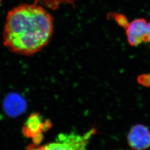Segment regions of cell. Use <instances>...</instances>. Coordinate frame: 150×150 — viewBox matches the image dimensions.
Here are the masks:
<instances>
[{
	"instance_id": "cell-7",
	"label": "cell",
	"mask_w": 150,
	"mask_h": 150,
	"mask_svg": "<svg viewBox=\"0 0 150 150\" xmlns=\"http://www.w3.org/2000/svg\"><path fill=\"white\" fill-rule=\"evenodd\" d=\"M146 42H150V22L147 23Z\"/></svg>"
},
{
	"instance_id": "cell-8",
	"label": "cell",
	"mask_w": 150,
	"mask_h": 150,
	"mask_svg": "<svg viewBox=\"0 0 150 150\" xmlns=\"http://www.w3.org/2000/svg\"><path fill=\"white\" fill-rule=\"evenodd\" d=\"M2 0H0V5L1 4V2H2Z\"/></svg>"
},
{
	"instance_id": "cell-1",
	"label": "cell",
	"mask_w": 150,
	"mask_h": 150,
	"mask_svg": "<svg viewBox=\"0 0 150 150\" xmlns=\"http://www.w3.org/2000/svg\"><path fill=\"white\" fill-rule=\"evenodd\" d=\"M54 19L36 3L23 4L8 11L3 32V42L12 52L31 56L48 44L53 33Z\"/></svg>"
},
{
	"instance_id": "cell-6",
	"label": "cell",
	"mask_w": 150,
	"mask_h": 150,
	"mask_svg": "<svg viewBox=\"0 0 150 150\" xmlns=\"http://www.w3.org/2000/svg\"><path fill=\"white\" fill-rule=\"evenodd\" d=\"M113 18L116 20V21L118 23V24L122 27L126 28L129 25V22L127 21V18L125 16L123 15L118 14V13H114L112 15Z\"/></svg>"
},
{
	"instance_id": "cell-2",
	"label": "cell",
	"mask_w": 150,
	"mask_h": 150,
	"mask_svg": "<svg viewBox=\"0 0 150 150\" xmlns=\"http://www.w3.org/2000/svg\"><path fill=\"white\" fill-rule=\"evenodd\" d=\"M96 134L94 127L84 134L75 132L59 134L54 142L44 145H30L27 150H86L92 137Z\"/></svg>"
},
{
	"instance_id": "cell-4",
	"label": "cell",
	"mask_w": 150,
	"mask_h": 150,
	"mask_svg": "<svg viewBox=\"0 0 150 150\" xmlns=\"http://www.w3.org/2000/svg\"><path fill=\"white\" fill-rule=\"evenodd\" d=\"M129 146L134 150H145L150 147V131L143 125H136L127 135Z\"/></svg>"
},
{
	"instance_id": "cell-5",
	"label": "cell",
	"mask_w": 150,
	"mask_h": 150,
	"mask_svg": "<svg viewBox=\"0 0 150 150\" xmlns=\"http://www.w3.org/2000/svg\"><path fill=\"white\" fill-rule=\"evenodd\" d=\"M147 23L144 18H137L129 23L126 28L127 40L131 46H138L146 42Z\"/></svg>"
},
{
	"instance_id": "cell-3",
	"label": "cell",
	"mask_w": 150,
	"mask_h": 150,
	"mask_svg": "<svg viewBox=\"0 0 150 150\" xmlns=\"http://www.w3.org/2000/svg\"><path fill=\"white\" fill-rule=\"evenodd\" d=\"M52 125L38 113H33L27 118L23 127V133L28 138L32 139L33 144L40 145L43 140V134L51 128Z\"/></svg>"
}]
</instances>
